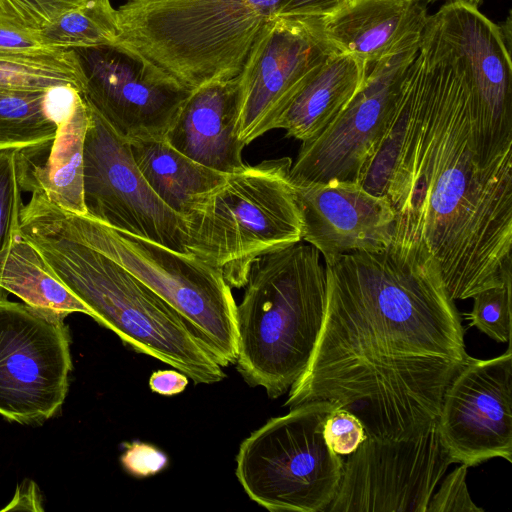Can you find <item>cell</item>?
Returning a JSON list of instances; mask_svg holds the SVG:
<instances>
[{
  "mask_svg": "<svg viewBox=\"0 0 512 512\" xmlns=\"http://www.w3.org/2000/svg\"><path fill=\"white\" fill-rule=\"evenodd\" d=\"M80 233L166 301L221 367L236 363L237 305L222 272L193 254L71 212Z\"/></svg>",
  "mask_w": 512,
  "mask_h": 512,
  "instance_id": "cell-8",
  "label": "cell"
},
{
  "mask_svg": "<svg viewBox=\"0 0 512 512\" xmlns=\"http://www.w3.org/2000/svg\"><path fill=\"white\" fill-rule=\"evenodd\" d=\"M323 323L285 406L326 400L354 413L367 436L406 439L437 420L468 354L435 259L392 242L324 258Z\"/></svg>",
  "mask_w": 512,
  "mask_h": 512,
  "instance_id": "cell-2",
  "label": "cell"
},
{
  "mask_svg": "<svg viewBox=\"0 0 512 512\" xmlns=\"http://www.w3.org/2000/svg\"><path fill=\"white\" fill-rule=\"evenodd\" d=\"M337 406L321 400L291 407L244 439L235 474L252 501L271 512L327 511L344 465L323 433Z\"/></svg>",
  "mask_w": 512,
  "mask_h": 512,
  "instance_id": "cell-7",
  "label": "cell"
},
{
  "mask_svg": "<svg viewBox=\"0 0 512 512\" xmlns=\"http://www.w3.org/2000/svg\"><path fill=\"white\" fill-rule=\"evenodd\" d=\"M87 104L128 142L164 138L191 92L152 78L114 45L72 49Z\"/></svg>",
  "mask_w": 512,
  "mask_h": 512,
  "instance_id": "cell-15",
  "label": "cell"
},
{
  "mask_svg": "<svg viewBox=\"0 0 512 512\" xmlns=\"http://www.w3.org/2000/svg\"><path fill=\"white\" fill-rule=\"evenodd\" d=\"M303 222L302 241L323 258L388 247L395 215L386 199L357 182L292 180Z\"/></svg>",
  "mask_w": 512,
  "mask_h": 512,
  "instance_id": "cell-16",
  "label": "cell"
},
{
  "mask_svg": "<svg viewBox=\"0 0 512 512\" xmlns=\"http://www.w3.org/2000/svg\"><path fill=\"white\" fill-rule=\"evenodd\" d=\"M368 63L337 52L318 66L293 96L276 122L287 137L301 142L318 136L362 85Z\"/></svg>",
  "mask_w": 512,
  "mask_h": 512,
  "instance_id": "cell-20",
  "label": "cell"
},
{
  "mask_svg": "<svg viewBox=\"0 0 512 512\" xmlns=\"http://www.w3.org/2000/svg\"><path fill=\"white\" fill-rule=\"evenodd\" d=\"M323 433L328 446L341 456L353 453L367 437L361 420L340 406L327 417Z\"/></svg>",
  "mask_w": 512,
  "mask_h": 512,
  "instance_id": "cell-29",
  "label": "cell"
},
{
  "mask_svg": "<svg viewBox=\"0 0 512 512\" xmlns=\"http://www.w3.org/2000/svg\"><path fill=\"white\" fill-rule=\"evenodd\" d=\"M337 52L318 17L274 16L267 21L237 76L238 140L247 146L275 129L310 74Z\"/></svg>",
  "mask_w": 512,
  "mask_h": 512,
  "instance_id": "cell-12",
  "label": "cell"
},
{
  "mask_svg": "<svg viewBox=\"0 0 512 512\" xmlns=\"http://www.w3.org/2000/svg\"><path fill=\"white\" fill-rule=\"evenodd\" d=\"M5 510H30L43 511L40 491L37 485L30 480H25L16 489L12 501Z\"/></svg>",
  "mask_w": 512,
  "mask_h": 512,
  "instance_id": "cell-34",
  "label": "cell"
},
{
  "mask_svg": "<svg viewBox=\"0 0 512 512\" xmlns=\"http://www.w3.org/2000/svg\"><path fill=\"white\" fill-rule=\"evenodd\" d=\"M34 33L0 23V52H21L45 48Z\"/></svg>",
  "mask_w": 512,
  "mask_h": 512,
  "instance_id": "cell-32",
  "label": "cell"
},
{
  "mask_svg": "<svg viewBox=\"0 0 512 512\" xmlns=\"http://www.w3.org/2000/svg\"><path fill=\"white\" fill-rule=\"evenodd\" d=\"M81 1L86 2L87 0H81Z\"/></svg>",
  "mask_w": 512,
  "mask_h": 512,
  "instance_id": "cell-37",
  "label": "cell"
},
{
  "mask_svg": "<svg viewBox=\"0 0 512 512\" xmlns=\"http://www.w3.org/2000/svg\"><path fill=\"white\" fill-rule=\"evenodd\" d=\"M118 33L116 9L110 0H87L34 33L46 47L73 49L114 45Z\"/></svg>",
  "mask_w": 512,
  "mask_h": 512,
  "instance_id": "cell-25",
  "label": "cell"
},
{
  "mask_svg": "<svg viewBox=\"0 0 512 512\" xmlns=\"http://www.w3.org/2000/svg\"><path fill=\"white\" fill-rule=\"evenodd\" d=\"M16 155L15 149L0 150V269L15 234L19 232L23 207ZM8 294L0 287V301L8 299Z\"/></svg>",
  "mask_w": 512,
  "mask_h": 512,
  "instance_id": "cell-26",
  "label": "cell"
},
{
  "mask_svg": "<svg viewBox=\"0 0 512 512\" xmlns=\"http://www.w3.org/2000/svg\"><path fill=\"white\" fill-rule=\"evenodd\" d=\"M468 466L459 465L443 480L431 497L426 512H483L471 499L467 489Z\"/></svg>",
  "mask_w": 512,
  "mask_h": 512,
  "instance_id": "cell-30",
  "label": "cell"
},
{
  "mask_svg": "<svg viewBox=\"0 0 512 512\" xmlns=\"http://www.w3.org/2000/svg\"><path fill=\"white\" fill-rule=\"evenodd\" d=\"M429 0H353L318 17L330 44L340 53L376 62L419 40Z\"/></svg>",
  "mask_w": 512,
  "mask_h": 512,
  "instance_id": "cell-17",
  "label": "cell"
},
{
  "mask_svg": "<svg viewBox=\"0 0 512 512\" xmlns=\"http://www.w3.org/2000/svg\"><path fill=\"white\" fill-rule=\"evenodd\" d=\"M236 118L237 77L210 82L189 94L164 138L190 159L230 174L247 166Z\"/></svg>",
  "mask_w": 512,
  "mask_h": 512,
  "instance_id": "cell-18",
  "label": "cell"
},
{
  "mask_svg": "<svg viewBox=\"0 0 512 512\" xmlns=\"http://www.w3.org/2000/svg\"><path fill=\"white\" fill-rule=\"evenodd\" d=\"M81 91L0 89V150H21L52 139Z\"/></svg>",
  "mask_w": 512,
  "mask_h": 512,
  "instance_id": "cell-22",
  "label": "cell"
},
{
  "mask_svg": "<svg viewBox=\"0 0 512 512\" xmlns=\"http://www.w3.org/2000/svg\"><path fill=\"white\" fill-rule=\"evenodd\" d=\"M292 160L267 159L227 175L187 221L186 248L244 287L253 261L302 241Z\"/></svg>",
  "mask_w": 512,
  "mask_h": 512,
  "instance_id": "cell-6",
  "label": "cell"
},
{
  "mask_svg": "<svg viewBox=\"0 0 512 512\" xmlns=\"http://www.w3.org/2000/svg\"><path fill=\"white\" fill-rule=\"evenodd\" d=\"M19 232L64 283L126 345L177 369L196 384L226 373L186 321L146 284L93 246L70 211L33 192Z\"/></svg>",
  "mask_w": 512,
  "mask_h": 512,
  "instance_id": "cell-3",
  "label": "cell"
},
{
  "mask_svg": "<svg viewBox=\"0 0 512 512\" xmlns=\"http://www.w3.org/2000/svg\"><path fill=\"white\" fill-rule=\"evenodd\" d=\"M89 109L83 147L86 216L116 230L190 254L186 248V219L151 189L133 159L129 142L90 106Z\"/></svg>",
  "mask_w": 512,
  "mask_h": 512,
  "instance_id": "cell-10",
  "label": "cell"
},
{
  "mask_svg": "<svg viewBox=\"0 0 512 512\" xmlns=\"http://www.w3.org/2000/svg\"><path fill=\"white\" fill-rule=\"evenodd\" d=\"M125 451L120 457L125 471L137 478L150 477L160 473L168 464L167 455L157 447L133 441L124 443Z\"/></svg>",
  "mask_w": 512,
  "mask_h": 512,
  "instance_id": "cell-31",
  "label": "cell"
},
{
  "mask_svg": "<svg viewBox=\"0 0 512 512\" xmlns=\"http://www.w3.org/2000/svg\"><path fill=\"white\" fill-rule=\"evenodd\" d=\"M64 319L0 301V415L6 420L39 424L61 409L73 368Z\"/></svg>",
  "mask_w": 512,
  "mask_h": 512,
  "instance_id": "cell-9",
  "label": "cell"
},
{
  "mask_svg": "<svg viewBox=\"0 0 512 512\" xmlns=\"http://www.w3.org/2000/svg\"><path fill=\"white\" fill-rule=\"evenodd\" d=\"M188 385V377L175 370H159L152 373L149 379L150 389L164 396L179 394Z\"/></svg>",
  "mask_w": 512,
  "mask_h": 512,
  "instance_id": "cell-33",
  "label": "cell"
},
{
  "mask_svg": "<svg viewBox=\"0 0 512 512\" xmlns=\"http://www.w3.org/2000/svg\"><path fill=\"white\" fill-rule=\"evenodd\" d=\"M420 39L368 64L362 85L346 106L318 136L301 143L290 170L292 180L360 182Z\"/></svg>",
  "mask_w": 512,
  "mask_h": 512,
  "instance_id": "cell-13",
  "label": "cell"
},
{
  "mask_svg": "<svg viewBox=\"0 0 512 512\" xmlns=\"http://www.w3.org/2000/svg\"><path fill=\"white\" fill-rule=\"evenodd\" d=\"M90 109L82 93L59 122L56 135L17 150L22 191L39 192L59 207L86 215L83 202V147Z\"/></svg>",
  "mask_w": 512,
  "mask_h": 512,
  "instance_id": "cell-19",
  "label": "cell"
},
{
  "mask_svg": "<svg viewBox=\"0 0 512 512\" xmlns=\"http://www.w3.org/2000/svg\"><path fill=\"white\" fill-rule=\"evenodd\" d=\"M83 3L81 0H0V23L37 33Z\"/></svg>",
  "mask_w": 512,
  "mask_h": 512,
  "instance_id": "cell-28",
  "label": "cell"
},
{
  "mask_svg": "<svg viewBox=\"0 0 512 512\" xmlns=\"http://www.w3.org/2000/svg\"><path fill=\"white\" fill-rule=\"evenodd\" d=\"M353 0H340V3H341V7L344 6L345 4L351 2Z\"/></svg>",
  "mask_w": 512,
  "mask_h": 512,
  "instance_id": "cell-35",
  "label": "cell"
},
{
  "mask_svg": "<svg viewBox=\"0 0 512 512\" xmlns=\"http://www.w3.org/2000/svg\"><path fill=\"white\" fill-rule=\"evenodd\" d=\"M281 0H127L114 46L155 80L192 92L237 77Z\"/></svg>",
  "mask_w": 512,
  "mask_h": 512,
  "instance_id": "cell-4",
  "label": "cell"
},
{
  "mask_svg": "<svg viewBox=\"0 0 512 512\" xmlns=\"http://www.w3.org/2000/svg\"><path fill=\"white\" fill-rule=\"evenodd\" d=\"M475 93L449 27L428 16L359 182L391 206L393 242L435 259L453 301L512 281V152L481 143Z\"/></svg>",
  "mask_w": 512,
  "mask_h": 512,
  "instance_id": "cell-1",
  "label": "cell"
},
{
  "mask_svg": "<svg viewBox=\"0 0 512 512\" xmlns=\"http://www.w3.org/2000/svg\"><path fill=\"white\" fill-rule=\"evenodd\" d=\"M453 463L512 462V349L492 359L467 356L446 388L437 418Z\"/></svg>",
  "mask_w": 512,
  "mask_h": 512,
  "instance_id": "cell-14",
  "label": "cell"
},
{
  "mask_svg": "<svg viewBox=\"0 0 512 512\" xmlns=\"http://www.w3.org/2000/svg\"><path fill=\"white\" fill-rule=\"evenodd\" d=\"M511 288L512 281L501 286L485 289L472 298V311L469 313V326L489 336L491 339L509 343L511 339Z\"/></svg>",
  "mask_w": 512,
  "mask_h": 512,
  "instance_id": "cell-27",
  "label": "cell"
},
{
  "mask_svg": "<svg viewBox=\"0 0 512 512\" xmlns=\"http://www.w3.org/2000/svg\"><path fill=\"white\" fill-rule=\"evenodd\" d=\"M60 86L82 91V73L72 49L0 52V89L49 90Z\"/></svg>",
  "mask_w": 512,
  "mask_h": 512,
  "instance_id": "cell-24",
  "label": "cell"
},
{
  "mask_svg": "<svg viewBox=\"0 0 512 512\" xmlns=\"http://www.w3.org/2000/svg\"><path fill=\"white\" fill-rule=\"evenodd\" d=\"M453 463L437 420L406 439L367 436L344 461L329 512H426Z\"/></svg>",
  "mask_w": 512,
  "mask_h": 512,
  "instance_id": "cell-11",
  "label": "cell"
},
{
  "mask_svg": "<svg viewBox=\"0 0 512 512\" xmlns=\"http://www.w3.org/2000/svg\"><path fill=\"white\" fill-rule=\"evenodd\" d=\"M133 159L157 196L188 221L226 173L208 168L173 148L165 138L129 142Z\"/></svg>",
  "mask_w": 512,
  "mask_h": 512,
  "instance_id": "cell-21",
  "label": "cell"
},
{
  "mask_svg": "<svg viewBox=\"0 0 512 512\" xmlns=\"http://www.w3.org/2000/svg\"><path fill=\"white\" fill-rule=\"evenodd\" d=\"M0 287L37 310L65 318L92 311L56 276L37 250L17 232L0 269Z\"/></svg>",
  "mask_w": 512,
  "mask_h": 512,
  "instance_id": "cell-23",
  "label": "cell"
},
{
  "mask_svg": "<svg viewBox=\"0 0 512 512\" xmlns=\"http://www.w3.org/2000/svg\"><path fill=\"white\" fill-rule=\"evenodd\" d=\"M326 274L319 251L298 242L250 266L237 305V370L267 395L285 394L305 370L324 318Z\"/></svg>",
  "mask_w": 512,
  "mask_h": 512,
  "instance_id": "cell-5",
  "label": "cell"
},
{
  "mask_svg": "<svg viewBox=\"0 0 512 512\" xmlns=\"http://www.w3.org/2000/svg\"><path fill=\"white\" fill-rule=\"evenodd\" d=\"M429 1H433V0H429ZM464 1H468V2H471V3H474V4H477L481 1V0H464Z\"/></svg>",
  "mask_w": 512,
  "mask_h": 512,
  "instance_id": "cell-36",
  "label": "cell"
}]
</instances>
